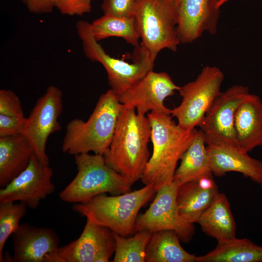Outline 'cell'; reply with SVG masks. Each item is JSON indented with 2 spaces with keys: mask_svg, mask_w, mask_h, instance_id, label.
Here are the masks:
<instances>
[{
  "mask_svg": "<svg viewBox=\"0 0 262 262\" xmlns=\"http://www.w3.org/2000/svg\"><path fill=\"white\" fill-rule=\"evenodd\" d=\"M137 0H102L104 15L122 18H133Z\"/></svg>",
  "mask_w": 262,
  "mask_h": 262,
  "instance_id": "obj_28",
  "label": "cell"
},
{
  "mask_svg": "<svg viewBox=\"0 0 262 262\" xmlns=\"http://www.w3.org/2000/svg\"><path fill=\"white\" fill-rule=\"evenodd\" d=\"M150 136L147 117L123 105L112 142L103 156L107 165L131 185L142 178L149 159Z\"/></svg>",
  "mask_w": 262,
  "mask_h": 262,
  "instance_id": "obj_1",
  "label": "cell"
},
{
  "mask_svg": "<svg viewBox=\"0 0 262 262\" xmlns=\"http://www.w3.org/2000/svg\"><path fill=\"white\" fill-rule=\"evenodd\" d=\"M220 0H177V33L180 44L192 43L204 32L215 34L220 10Z\"/></svg>",
  "mask_w": 262,
  "mask_h": 262,
  "instance_id": "obj_16",
  "label": "cell"
},
{
  "mask_svg": "<svg viewBox=\"0 0 262 262\" xmlns=\"http://www.w3.org/2000/svg\"><path fill=\"white\" fill-rule=\"evenodd\" d=\"M27 206L20 202L0 203V262H3L5 244L18 229L20 219L27 213Z\"/></svg>",
  "mask_w": 262,
  "mask_h": 262,
  "instance_id": "obj_27",
  "label": "cell"
},
{
  "mask_svg": "<svg viewBox=\"0 0 262 262\" xmlns=\"http://www.w3.org/2000/svg\"><path fill=\"white\" fill-rule=\"evenodd\" d=\"M74 159L77 173L59 193L64 202L81 203L100 194L118 195L131 191L132 185L107 165L103 155L82 153Z\"/></svg>",
  "mask_w": 262,
  "mask_h": 262,
  "instance_id": "obj_6",
  "label": "cell"
},
{
  "mask_svg": "<svg viewBox=\"0 0 262 262\" xmlns=\"http://www.w3.org/2000/svg\"><path fill=\"white\" fill-rule=\"evenodd\" d=\"M250 93L247 86L240 84L233 85L220 93L199 126L206 145L216 142L236 146L235 114L239 106Z\"/></svg>",
  "mask_w": 262,
  "mask_h": 262,
  "instance_id": "obj_11",
  "label": "cell"
},
{
  "mask_svg": "<svg viewBox=\"0 0 262 262\" xmlns=\"http://www.w3.org/2000/svg\"><path fill=\"white\" fill-rule=\"evenodd\" d=\"M180 88L167 73L152 70L118 97L122 105L135 108L140 115L151 112L171 115L164 100Z\"/></svg>",
  "mask_w": 262,
  "mask_h": 262,
  "instance_id": "obj_13",
  "label": "cell"
},
{
  "mask_svg": "<svg viewBox=\"0 0 262 262\" xmlns=\"http://www.w3.org/2000/svg\"><path fill=\"white\" fill-rule=\"evenodd\" d=\"M26 117L0 114V137L20 134L25 125Z\"/></svg>",
  "mask_w": 262,
  "mask_h": 262,
  "instance_id": "obj_31",
  "label": "cell"
},
{
  "mask_svg": "<svg viewBox=\"0 0 262 262\" xmlns=\"http://www.w3.org/2000/svg\"><path fill=\"white\" fill-rule=\"evenodd\" d=\"M14 262H61L59 239L49 228L20 224L12 234Z\"/></svg>",
  "mask_w": 262,
  "mask_h": 262,
  "instance_id": "obj_15",
  "label": "cell"
},
{
  "mask_svg": "<svg viewBox=\"0 0 262 262\" xmlns=\"http://www.w3.org/2000/svg\"><path fill=\"white\" fill-rule=\"evenodd\" d=\"M224 79L216 66H205L196 78L181 87L180 104L171 110V115L181 128L192 130L199 126L206 113L221 92Z\"/></svg>",
  "mask_w": 262,
  "mask_h": 262,
  "instance_id": "obj_8",
  "label": "cell"
},
{
  "mask_svg": "<svg viewBox=\"0 0 262 262\" xmlns=\"http://www.w3.org/2000/svg\"><path fill=\"white\" fill-rule=\"evenodd\" d=\"M49 164L42 163L33 153L28 166L5 187L0 189V203L20 202L36 209L41 201L55 189Z\"/></svg>",
  "mask_w": 262,
  "mask_h": 262,
  "instance_id": "obj_12",
  "label": "cell"
},
{
  "mask_svg": "<svg viewBox=\"0 0 262 262\" xmlns=\"http://www.w3.org/2000/svg\"><path fill=\"white\" fill-rule=\"evenodd\" d=\"M22 2L24 3H25L26 0H22Z\"/></svg>",
  "mask_w": 262,
  "mask_h": 262,
  "instance_id": "obj_34",
  "label": "cell"
},
{
  "mask_svg": "<svg viewBox=\"0 0 262 262\" xmlns=\"http://www.w3.org/2000/svg\"><path fill=\"white\" fill-rule=\"evenodd\" d=\"M174 231L164 230L152 233L147 245L146 262H197V257L185 251Z\"/></svg>",
  "mask_w": 262,
  "mask_h": 262,
  "instance_id": "obj_23",
  "label": "cell"
},
{
  "mask_svg": "<svg viewBox=\"0 0 262 262\" xmlns=\"http://www.w3.org/2000/svg\"><path fill=\"white\" fill-rule=\"evenodd\" d=\"M211 167L218 177L227 172H237L262 185V162L251 157L236 146L213 142L206 145Z\"/></svg>",
  "mask_w": 262,
  "mask_h": 262,
  "instance_id": "obj_17",
  "label": "cell"
},
{
  "mask_svg": "<svg viewBox=\"0 0 262 262\" xmlns=\"http://www.w3.org/2000/svg\"><path fill=\"white\" fill-rule=\"evenodd\" d=\"M173 180L180 185L205 176H212L210 159L203 133L200 130L180 158Z\"/></svg>",
  "mask_w": 262,
  "mask_h": 262,
  "instance_id": "obj_22",
  "label": "cell"
},
{
  "mask_svg": "<svg viewBox=\"0 0 262 262\" xmlns=\"http://www.w3.org/2000/svg\"><path fill=\"white\" fill-rule=\"evenodd\" d=\"M114 232L88 219L76 240L60 247L61 262H108L115 251Z\"/></svg>",
  "mask_w": 262,
  "mask_h": 262,
  "instance_id": "obj_14",
  "label": "cell"
},
{
  "mask_svg": "<svg viewBox=\"0 0 262 262\" xmlns=\"http://www.w3.org/2000/svg\"><path fill=\"white\" fill-rule=\"evenodd\" d=\"M180 185L173 180L157 190L147 210L138 215L135 232L147 230L153 233L170 230L175 231L183 243L191 240L195 232L194 224L186 221L178 210L177 195Z\"/></svg>",
  "mask_w": 262,
  "mask_h": 262,
  "instance_id": "obj_9",
  "label": "cell"
},
{
  "mask_svg": "<svg viewBox=\"0 0 262 262\" xmlns=\"http://www.w3.org/2000/svg\"><path fill=\"white\" fill-rule=\"evenodd\" d=\"M197 223L204 232L215 238L218 243H225L236 237V224L228 198L223 193H218Z\"/></svg>",
  "mask_w": 262,
  "mask_h": 262,
  "instance_id": "obj_21",
  "label": "cell"
},
{
  "mask_svg": "<svg viewBox=\"0 0 262 262\" xmlns=\"http://www.w3.org/2000/svg\"><path fill=\"white\" fill-rule=\"evenodd\" d=\"M92 0H55V8L64 15L82 16L90 13Z\"/></svg>",
  "mask_w": 262,
  "mask_h": 262,
  "instance_id": "obj_30",
  "label": "cell"
},
{
  "mask_svg": "<svg viewBox=\"0 0 262 262\" xmlns=\"http://www.w3.org/2000/svg\"><path fill=\"white\" fill-rule=\"evenodd\" d=\"M156 192L152 185H145L140 189L121 195L100 194L84 202L74 204L73 210L115 233L129 236L135 232L140 210Z\"/></svg>",
  "mask_w": 262,
  "mask_h": 262,
  "instance_id": "obj_4",
  "label": "cell"
},
{
  "mask_svg": "<svg viewBox=\"0 0 262 262\" xmlns=\"http://www.w3.org/2000/svg\"><path fill=\"white\" fill-rule=\"evenodd\" d=\"M76 29L85 56L91 61L100 63L108 75L111 89L118 96L147 73L153 70L154 61L140 52V58L133 63L113 57L108 54L94 37L90 23L79 20Z\"/></svg>",
  "mask_w": 262,
  "mask_h": 262,
  "instance_id": "obj_7",
  "label": "cell"
},
{
  "mask_svg": "<svg viewBox=\"0 0 262 262\" xmlns=\"http://www.w3.org/2000/svg\"><path fill=\"white\" fill-rule=\"evenodd\" d=\"M55 0H26L28 10L33 14H42L52 12Z\"/></svg>",
  "mask_w": 262,
  "mask_h": 262,
  "instance_id": "obj_32",
  "label": "cell"
},
{
  "mask_svg": "<svg viewBox=\"0 0 262 262\" xmlns=\"http://www.w3.org/2000/svg\"><path fill=\"white\" fill-rule=\"evenodd\" d=\"M152 233L143 230L131 237L114 232L115 240L114 262H144L146 250Z\"/></svg>",
  "mask_w": 262,
  "mask_h": 262,
  "instance_id": "obj_26",
  "label": "cell"
},
{
  "mask_svg": "<svg viewBox=\"0 0 262 262\" xmlns=\"http://www.w3.org/2000/svg\"><path fill=\"white\" fill-rule=\"evenodd\" d=\"M237 147L248 153L262 147V100L250 93L239 106L234 118Z\"/></svg>",
  "mask_w": 262,
  "mask_h": 262,
  "instance_id": "obj_19",
  "label": "cell"
},
{
  "mask_svg": "<svg viewBox=\"0 0 262 262\" xmlns=\"http://www.w3.org/2000/svg\"><path fill=\"white\" fill-rule=\"evenodd\" d=\"M0 114L13 116H24L18 97L11 90H0Z\"/></svg>",
  "mask_w": 262,
  "mask_h": 262,
  "instance_id": "obj_29",
  "label": "cell"
},
{
  "mask_svg": "<svg viewBox=\"0 0 262 262\" xmlns=\"http://www.w3.org/2000/svg\"><path fill=\"white\" fill-rule=\"evenodd\" d=\"M229 0H220L218 3L217 7L219 8L225 3L229 1Z\"/></svg>",
  "mask_w": 262,
  "mask_h": 262,
  "instance_id": "obj_33",
  "label": "cell"
},
{
  "mask_svg": "<svg viewBox=\"0 0 262 262\" xmlns=\"http://www.w3.org/2000/svg\"><path fill=\"white\" fill-rule=\"evenodd\" d=\"M122 106L112 89L102 94L87 121L75 118L67 124L63 152L74 156L90 152L103 155L112 142Z\"/></svg>",
  "mask_w": 262,
  "mask_h": 262,
  "instance_id": "obj_3",
  "label": "cell"
},
{
  "mask_svg": "<svg viewBox=\"0 0 262 262\" xmlns=\"http://www.w3.org/2000/svg\"><path fill=\"white\" fill-rule=\"evenodd\" d=\"M90 28L94 37L98 42L110 37H117L133 46L139 47L140 37L134 18L104 15L90 23Z\"/></svg>",
  "mask_w": 262,
  "mask_h": 262,
  "instance_id": "obj_25",
  "label": "cell"
},
{
  "mask_svg": "<svg viewBox=\"0 0 262 262\" xmlns=\"http://www.w3.org/2000/svg\"><path fill=\"white\" fill-rule=\"evenodd\" d=\"M62 92L58 87L49 86L26 117L20 134L31 146L33 153L45 164H49L46 145L49 136L61 130L58 121L63 110Z\"/></svg>",
  "mask_w": 262,
  "mask_h": 262,
  "instance_id": "obj_10",
  "label": "cell"
},
{
  "mask_svg": "<svg viewBox=\"0 0 262 262\" xmlns=\"http://www.w3.org/2000/svg\"><path fill=\"white\" fill-rule=\"evenodd\" d=\"M218 193L213 176L201 177L180 185L177 195L180 216L188 223H197Z\"/></svg>",
  "mask_w": 262,
  "mask_h": 262,
  "instance_id": "obj_18",
  "label": "cell"
},
{
  "mask_svg": "<svg viewBox=\"0 0 262 262\" xmlns=\"http://www.w3.org/2000/svg\"><path fill=\"white\" fill-rule=\"evenodd\" d=\"M197 262H262V246L248 239L235 237L197 256Z\"/></svg>",
  "mask_w": 262,
  "mask_h": 262,
  "instance_id": "obj_24",
  "label": "cell"
},
{
  "mask_svg": "<svg viewBox=\"0 0 262 262\" xmlns=\"http://www.w3.org/2000/svg\"><path fill=\"white\" fill-rule=\"evenodd\" d=\"M33 150L21 134L0 137V187L7 185L28 165Z\"/></svg>",
  "mask_w": 262,
  "mask_h": 262,
  "instance_id": "obj_20",
  "label": "cell"
},
{
  "mask_svg": "<svg viewBox=\"0 0 262 262\" xmlns=\"http://www.w3.org/2000/svg\"><path fill=\"white\" fill-rule=\"evenodd\" d=\"M177 0H137L134 19L141 41L139 50L155 61L163 49L177 51Z\"/></svg>",
  "mask_w": 262,
  "mask_h": 262,
  "instance_id": "obj_5",
  "label": "cell"
},
{
  "mask_svg": "<svg viewBox=\"0 0 262 262\" xmlns=\"http://www.w3.org/2000/svg\"><path fill=\"white\" fill-rule=\"evenodd\" d=\"M147 117L151 127L152 153L141 180L157 190L173 180L178 161L194 139L197 130H187L171 115L151 112Z\"/></svg>",
  "mask_w": 262,
  "mask_h": 262,
  "instance_id": "obj_2",
  "label": "cell"
}]
</instances>
